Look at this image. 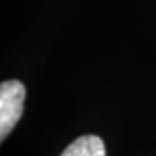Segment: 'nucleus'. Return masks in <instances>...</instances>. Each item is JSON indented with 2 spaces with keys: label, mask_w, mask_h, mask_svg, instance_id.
Instances as JSON below:
<instances>
[{
  "label": "nucleus",
  "mask_w": 156,
  "mask_h": 156,
  "mask_svg": "<svg viewBox=\"0 0 156 156\" xmlns=\"http://www.w3.org/2000/svg\"><path fill=\"white\" fill-rule=\"evenodd\" d=\"M26 88L18 80H8L0 84V140L13 131L23 115Z\"/></svg>",
  "instance_id": "obj_1"
},
{
  "label": "nucleus",
  "mask_w": 156,
  "mask_h": 156,
  "mask_svg": "<svg viewBox=\"0 0 156 156\" xmlns=\"http://www.w3.org/2000/svg\"><path fill=\"white\" fill-rule=\"evenodd\" d=\"M61 156H105V144L99 136H81L72 142Z\"/></svg>",
  "instance_id": "obj_2"
}]
</instances>
